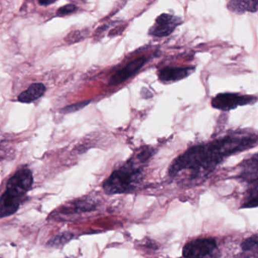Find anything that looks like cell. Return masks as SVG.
<instances>
[{
    "instance_id": "cell-7",
    "label": "cell",
    "mask_w": 258,
    "mask_h": 258,
    "mask_svg": "<svg viewBox=\"0 0 258 258\" xmlns=\"http://www.w3.org/2000/svg\"><path fill=\"white\" fill-rule=\"evenodd\" d=\"M34 177L29 169L18 170L7 182V188H14L26 195L32 187Z\"/></svg>"
},
{
    "instance_id": "cell-16",
    "label": "cell",
    "mask_w": 258,
    "mask_h": 258,
    "mask_svg": "<svg viewBox=\"0 0 258 258\" xmlns=\"http://www.w3.org/2000/svg\"><path fill=\"white\" fill-rule=\"evenodd\" d=\"M78 10V7L74 4H69V5L64 6L58 9L57 11V15L59 16H66V15L71 14V13H75Z\"/></svg>"
},
{
    "instance_id": "cell-17",
    "label": "cell",
    "mask_w": 258,
    "mask_h": 258,
    "mask_svg": "<svg viewBox=\"0 0 258 258\" xmlns=\"http://www.w3.org/2000/svg\"><path fill=\"white\" fill-rule=\"evenodd\" d=\"M71 236H69V234H62V235H59V236L55 238V239L52 240V242L53 245L55 246V244H62L63 243L66 242L68 239L70 238Z\"/></svg>"
},
{
    "instance_id": "cell-6",
    "label": "cell",
    "mask_w": 258,
    "mask_h": 258,
    "mask_svg": "<svg viewBox=\"0 0 258 258\" xmlns=\"http://www.w3.org/2000/svg\"><path fill=\"white\" fill-rule=\"evenodd\" d=\"M147 62L146 57H140L126 64L123 69L116 72L109 81L110 86H117L127 81L131 77L138 73Z\"/></svg>"
},
{
    "instance_id": "cell-14",
    "label": "cell",
    "mask_w": 258,
    "mask_h": 258,
    "mask_svg": "<svg viewBox=\"0 0 258 258\" xmlns=\"http://www.w3.org/2000/svg\"><path fill=\"white\" fill-rule=\"evenodd\" d=\"M257 235L255 234L243 241L241 247L243 251L254 252L257 251Z\"/></svg>"
},
{
    "instance_id": "cell-3",
    "label": "cell",
    "mask_w": 258,
    "mask_h": 258,
    "mask_svg": "<svg viewBox=\"0 0 258 258\" xmlns=\"http://www.w3.org/2000/svg\"><path fill=\"white\" fill-rule=\"evenodd\" d=\"M182 256L185 258H220V251L214 238H196L184 245Z\"/></svg>"
},
{
    "instance_id": "cell-9",
    "label": "cell",
    "mask_w": 258,
    "mask_h": 258,
    "mask_svg": "<svg viewBox=\"0 0 258 258\" xmlns=\"http://www.w3.org/2000/svg\"><path fill=\"white\" fill-rule=\"evenodd\" d=\"M257 155L255 154L241 164V170L238 178L247 183L257 185Z\"/></svg>"
},
{
    "instance_id": "cell-5",
    "label": "cell",
    "mask_w": 258,
    "mask_h": 258,
    "mask_svg": "<svg viewBox=\"0 0 258 258\" xmlns=\"http://www.w3.org/2000/svg\"><path fill=\"white\" fill-rule=\"evenodd\" d=\"M182 22L181 18L163 13L157 18L153 26L149 29V34L156 37H168Z\"/></svg>"
},
{
    "instance_id": "cell-15",
    "label": "cell",
    "mask_w": 258,
    "mask_h": 258,
    "mask_svg": "<svg viewBox=\"0 0 258 258\" xmlns=\"http://www.w3.org/2000/svg\"><path fill=\"white\" fill-rule=\"evenodd\" d=\"M90 102H91L90 100L84 101V102H78V103L74 104V105H69V106H66V108H63L61 111L64 113L75 112V111H79V110L82 109L84 107L88 105Z\"/></svg>"
},
{
    "instance_id": "cell-10",
    "label": "cell",
    "mask_w": 258,
    "mask_h": 258,
    "mask_svg": "<svg viewBox=\"0 0 258 258\" xmlns=\"http://www.w3.org/2000/svg\"><path fill=\"white\" fill-rule=\"evenodd\" d=\"M22 200L23 199L6 190L5 192L0 197V218L10 217L16 214L20 208Z\"/></svg>"
},
{
    "instance_id": "cell-2",
    "label": "cell",
    "mask_w": 258,
    "mask_h": 258,
    "mask_svg": "<svg viewBox=\"0 0 258 258\" xmlns=\"http://www.w3.org/2000/svg\"><path fill=\"white\" fill-rule=\"evenodd\" d=\"M145 164L137 155L128 160L105 179L102 185L104 191L107 195H116L137 189L143 179Z\"/></svg>"
},
{
    "instance_id": "cell-18",
    "label": "cell",
    "mask_w": 258,
    "mask_h": 258,
    "mask_svg": "<svg viewBox=\"0 0 258 258\" xmlns=\"http://www.w3.org/2000/svg\"><path fill=\"white\" fill-rule=\"evenodd\" d=\"M39 4L42 6L50 5V4H55V1H40Z\"/></svg>"
},
{
    "instance_id": "cell-12",
    "label": "cell",
    "mask_w": 258,
    "mask_h": 258,
    "mask_svg": "<svg viewBox=\"0 0 258 258\" xmlns=\"http://www.w3.org/2000/svg\"><path fill=\"white\" fill-rule=\"evenodd\" d=\"M257 1H230L227 8L235 14L241 15L249 12L255 13L257 11Z\"/></svg>"
},
{
    "instance_id": "cell-8",
    "label": "cell",
    "mask_w": 258,
    "mask_h": 258,
    "mask_svg": "<svg viewBox=\"0 0 258 258\" xmlns=\"http://www.w3.org/2000/svg\"><path fill=\"white\" fill-rule=\"evenodd\" d=\"M195 71V67H165L158 72V78L161 82H176L189 76Z\"/></svg>"
},
{
    "instance_id": "cell-11",
    "label": "cell",
    "mask_w": 258,
    "mask_h": 258,
    "mask_svg": "<svg viewBox=\"0 0 258 258\" xmlns=\"http://www.w3.org/2000/svg\"><path fill=\"white\" fill-rule=\"evenodd\" d=\"M46 86L41 83H35L31 84L28 90L21 93L18 97V100L23 103H30L40 99L46 92Z\"/></svg>"
},
{
    "instance_id": "cell-1",
    "label": "cell",
    "mask_w": 258,
    "mask_h": 258,
    "mask_svg": "<svg viewBox=\"0 0 258 258\" xmlns=\"http://www.w3.org/2000/svg\"><path fill=\"white\" fill-rule=\"evenodd\" d=\"M256 144V134H238L192 146L172 162L169 175L175 177L185 170L189 173L190 179L205 177L228 157L255 147Z\"/></svg>"
},
{
    "instance_id": "cell-4",
    "label": "cell",
    "mask_w": 258,
    "mask_h": 258,
    "mask_svg": "<svg viewBox=\"0 0 258 258\" xmlns=\"http://www.w3.org/2000/svg\"><path fill=\"white\" fill-rule=\"evenodd\" d=\"M257 101L256 96H242L237 93H220L211 100V105L216 109L223 111L235 109L237 107L253 105Z\"/></svg>"
},
{
    "instance_id": "cell-13",
    "label": "cell",
    "mask_w": 258,
    "mask_h": 258,
    "mask_svg": "<svg viewBox=\"0 0 258 258\" xmlns=\"http://www.w3.org/2000/svg\"><path fill=\"white\" fill-rule=\"evenodd\" d=\"M258 189L257 185H252L251 188L247 191L244 198L241 208H252L257 207Z\"/></svg>"
}]
</instances>
